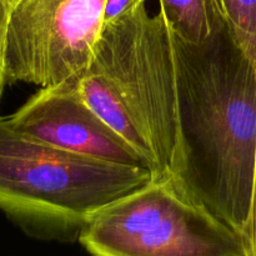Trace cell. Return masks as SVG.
Listing matches in <instances>:
<instances>
[{
	"label": "cell",
	"instance_id": "cell-5",
	"mask_svg": "<svg viewBox=\"0 0 256 256\" xmlns=\"http://www.w3.org/2000/svg\"><path fill=\"white\" fill-rule=\"evenodd\" d=\"M106 0H20L6 52L8 84L80 80L104 29Z\"/></svg>",
	"mask_w": 256,
	"mask_h": 256
},
{
	"label": "cell",
	"instance_id": "cell-10",
	"mask_svg": "<svg viewBox=\"0 0 256 256\" xmlns=\"http://www.w3.org/2000/svg\"><path fill=\"white\" fill-rule=\"evenodd\" d=\"M146 0H106L104 12V25L112 22L129 12H134Z\"/></svg>",
	"mask_w": 256,
	"mask_h": 256
},
{
	"label": "cell",
	"instance_id": "cell-1",
	"mask_svg": "<svg viewBox=\"0 0 256 256\" xmlns=\"http://www.w3.org/2000/svg\"><path fill=\"white\" fill-rule=\"evenodd\" d=\"M174 44L185 152L180 178L244 244L255 202L256 64L225 24L200 44L175 34Z\"/></svg>",
	"mask_w": 256,
	"mask_h": 256
},
{
	"label": "cell",
	"instance_id": "cell-6",
	"mask_svg": "<svg viewBox=\"0 0 256 256\" xmlns=\"http://www.w3.org/2000/svg\"><path fill=\"white\" fill-rule=\"evenodd\" d=\"M6 118L15 129L45 144L115 164L150 169L134 148L88 106L79 94V80L40 88Z\"/></svg>",
	"mask_w": 256,
	"mask_h": 256
},
{
	"label": "cell",
	"instance_id": "cell-3",
	"mask_svg": "<svg viewBox=\"0 0 256 256\" xmlns=\"http://www.w3.org/2000/svg\"><path fill=\"white\" fill-rule=\"evenodd\" d=\"M156 176L45 144L0 116V212L30 236L79 239L98 212Z\"/></svg>",
	"mask_w": 256,
	"mask_h": 256
},
{
	"label": "cell",
	"instance_id": "cell-9",
	"mask_svg": "<svg viewBox=\"0 0 256 256\" xmlns=\"http://www.w3.org/2000/svg\"><path fill=\"white\" fill-rule=\"evenodd\" d=\"M20 0H0V100L8 84L6 80V52L9 28L12 12Z\"/></svg>",
	"mask_w": 256,
	"mask_h": 256
},
{
	"label": "cell",
	"instance_id": "cell-4",
	"mask_svg": "<svg viewBox=\"0 0 256 256\" xmlns=\"http://www.w3.org/2000/svg\"><path fill=\"white\" fill-rule=\"evenodd\" d=\"M78 240L92 256H245L236 232L174 174L102 208Z\"/></svg>",
	"mask_w": 256,
	"mask_h": 256
},
{
	"label": "cell",
	"instance_id": "cell-2",
	"mask_svg": "<svg viewBox=\"0 0 256 256\" xmlns=\"http://www.w3.org/2000/svg\"><path fill=\"white\" fill-rule=\"evenodd\" d=\"M79 94L159 175L185 168L174 32L145 4L104 25Z\"/></svg>",
	"mask_w": 256,
	"mask_h": 256
},
{
	"label": "cell",
	"instance_id": "cell-7",
	"mask_svg": "<svg viewBox=\"0 0 256 256\" xmlns=\"http://www.w3.org/2000/svg\"><path fill=\"white\" fill-rule=\"evenodd\" d=\"M175 35L185 42L200 44L224 25L215 0H160Z\"/></svg>",
	"mask_w": 256,
	"mask_h": 256
},
{
	"label": "cell",
	"instance_id": "cell-8",
	"mask_svg": "<svg viewBox=\"0 0 256 256\" xmlns=\"http://www.w3.org/2000/svg\"><path fill=\"white\" fill-rule=\"evenodd\" d=\"M228 30L256 64V0H215Z\"/></svg>",
	"mask_w": 256,
	"mask_h": 256
}]
</instances>
